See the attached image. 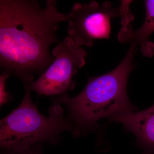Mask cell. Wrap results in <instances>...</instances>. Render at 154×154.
Returning <instances> with one entry per match:
<instances>
[{"instance_id":"obj_4","label":"cell","mask_w":154,"mask_h":154,"mask_svg":"<svg viewBox=\"0 0 154 154\" xmlns=\"http://www.w3.org/2000/svg\"><path fill=\"white\" fill-rule=\"evenodd\" d=\"M131 2L122 1L117 8H113L110 2L102 5L95 1L83 5L75 3L66 15L69 36L80 46L93 47L95 39L109 38L112 18L121 17L122 26L130 24L134 19L129 8Z\"/></svg>"},{"instance_id":"obj_3","label":"cell","mask_w":154,"mask_h":154,"mask_svg":"<svg viewBox=\"0 0 154 154\" xmlns=\"http://www.w3.org/2000/svg\"><path fill=\"white\" fill-rule=\"evenodd\" d=\"M25 96L18 107L0 122V146L2 150H19L36 143L56 145L60 134L69 131L74 135V125L64 116L60 105H54L46 117L38 111L31 97L29 86L25 87Z\"/></svg>"},{"instance_id":"obj_6","label":"cell","mask_w":154,"mask_h":154,"mask_svg":"<svg viewBox=\"0 0 154 154\" xmlns=\"http://www.w3.org/2000/svg\"><path fill=\"white\" fill-rule=\"evenodd\" d=\"M110 121L122 123L125 128L137 138L144 154H154V105L138 112L128 111L109 117Z\"/></svg>"},{"instance_id":"obj_2","label":"cell","mask_w":154,"mask_h":154,"mask_svg":"<svg viewBox=\"0 0 154 154\" xmlns=\"http://www.w3.org/2000/svg\"><path fill=\"white\" fill-rule=\"evenodd\" d=\"M137 45L132 42L124 59L112 71L89 78L84 90L77 96L70 97L67 94L53 97L54 105L66 107L67 116L74 127L75 136L81 131L94 128L101 119L135 110L128 97L126 87L134 67Z\"/></svg>"},{"instance_id":"obj_9","label":"cell","mask_w":154,"mask_h":154,"mask_svg":"<svg viewBox=\"0 0 154 154\" xmlns=\"http://www.w3.org/2000/svg\"><path fill=\"white\" fill-rule=\"evenodd\" d=\"M43 144L36 143L28 148L19 150H2L1 154H43L42 149Z\"/></svg>"},{"instance_id":"obj_5","label":"cell","mask_w":154,"mask_h":154,"mask_svg":"<svg viewBox=\"0 0 154 154\" xmlns=\"http://www.w3.org/2000/svg\"><path fill=\"white\" fill-rule=\"evenodd\" d=\"M51 53L55 60L29 88L38 95L54 97L73 90L74 77L85 64L88 53L69 36L57 44Z\"/></svg>"},{"instance_id":"obj_1","label":"cell","mask_w":154,"mask_h":154,"mask_svg":"<svg viewBox=\"0 0 154 154\" xmlns=\"http://www.w3.org/2000/svg\"><path fill=\"white\" fill-rule=\"evenodd\" d=\"M57 3L47 0L42 8L36 0L0 1V67L19 78L24 87L55 60L50 48L60 42L56 32L59 24L67 21Z\"/></svg>"},{"instance_id":"obj_7","label":"cell","mask_w":154,"mask_h":154,"mask_svg":"<svg viewBox=\"0 0 154 154\" xmlns=\"http://www.w3.org/2000/svg\"><path fill=\"white\" fill-rule=\"evenodd\" d=\"M146 18L142 26L137 30H132L129 25L122 26L118 38L122 43L134 42L140 45L144 55L151 56L154 54V45L148 41L149 37L154 32V0L145 1Z\"/></svg>"},{"instance_id":"obj_8","label":"cell","mask_w":154,"mask_h":154,"mask_svg":"<svg viewBox=\"0 0 154 154\" xmlns=\"http://www.w3.org/2000/svg\"><path fill=\"white\" fill-rule=\"evenodd\" d=\"M11 76L6 72H2L0 76V103L1 105L8 103L11 99V95L6 91V85L7 79Z\"/></svg>"}]
</instances>
